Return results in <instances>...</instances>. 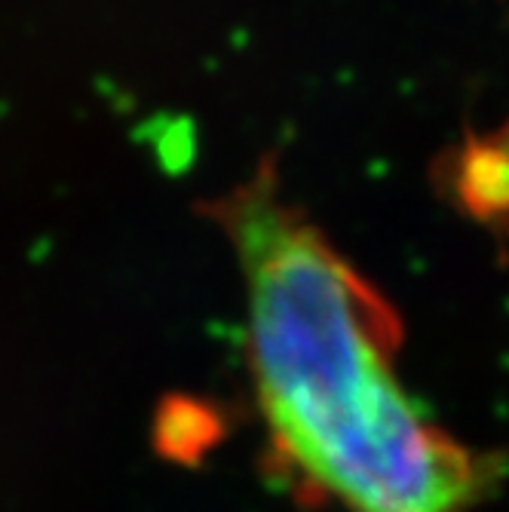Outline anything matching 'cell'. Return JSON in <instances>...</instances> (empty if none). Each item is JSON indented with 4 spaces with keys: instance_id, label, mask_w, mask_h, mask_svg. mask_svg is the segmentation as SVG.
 Returning <instances> with one entry per match:
<instances>
[{
    "instance_id": "1",
    "label": "cell",
    "mask_w": 509,
    "mask_h": 512,
    "mask_svg": "<svg viewBox=\"0 0 509 512\" xmlns=\"http://www.w3.org/2000/svg\"><path fill=\"white\" fill-rule=\"evenodd\" d=\"M246 283V353L273 470L338 512H470L482 457L402 381L390 301L280 194L270 166L212 203Z\"/></svg>"
}]
</instances>
